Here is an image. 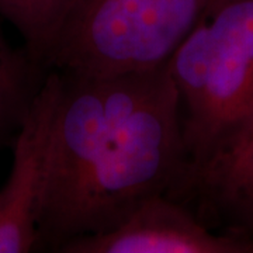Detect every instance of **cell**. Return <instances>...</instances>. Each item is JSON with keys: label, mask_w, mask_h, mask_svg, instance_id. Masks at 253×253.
<instances>
[{"label": "cell", "mask_w": 253, "mask_h": 253, "mask_svg": "<svg viewBox=\"0 0 253 253\" xmlns=\"http://www.w3.org/2000/svg\"><path fill=\"white\" fill-rule=\"evenodd\" d=\"M62 79L38 219L37 251L49 252L109 231L154 196H172L190 166L168 66Z\"/></svg>", "instance_id": "cell-1"}, {"label": "cell", "mask_w": 253, "mask_h": 253, "mask_svg": "<svg viewBox=\"0 0 253 253\" xmlns=\"http://www.w3.org/2000/svg\"><path fill=\"white\" fill-rule=\"evenodd\" d=\"M166 66L191 168L253 121V0H217Z\"/></svg>", "instance_id": "cell-2"}, {"label": "cell", "mask_w": 253, "mask_h": 253, "mask_svg": "<svg viewBox=\"0 0 253 253\" xmlns=\"http://www.w3.org/2000/svg\"><path fill=\"white\" fill-rule=\"evenodd\" d=\"M217 0H79L45 71L114 76L166 66Z\"/></svg>", "instance_id": "cell-3"}, {"label": "cell", "mask_w": 253, "mask_h": 253, "mask_svg": "<svg viewBox=\"0 0 253 253\" xmlns=\"http://www.w3.org/2000/svg\"><path fill=\"white\" fill-rule=\"evenodd\" d=\"M62 84L58 71L45 73L11 142L13 162L0 189V253H27L38 248V219Z\"/></svg>", "instance_id": "cell-4"}, {"label": "cell", "mask_w": 253, "mask_h": 253, "mask_svg": "<svg viewBox=\"0 0 253 253\" xmlns=\"http://www.w3.org/2000/svg\"><path fill=\"white\" fill-rule=\"evenodd\" d=\"M58 253H253V238L214 232L189 206L159 194L114 228L73 239Z\"/></svg>", "instance_id": "cell-5"}, {"label": "cell", "mask_w": 253, "mask_h": 253, "mask_svg": "<svg viewBox=\"0 0 253 253\" xmlns=\"http://www.w3.org/2000/svg\"><path fill=\"white\" fill-rule=\"evenodd\" d=\"M45 73L24 46L11 45L0 28V146L13 142Z\"/></svg>", "instance_id": "cell-6"}, {"label": "cell", "mask_w": 253, "mask_h": 253, "mask_svg": "<svg viewBox=\"0 0 253 253\" xmlns=\"http://www.w3.org/2000/svg\"><path fill=\"white\" fill-rule=\"evenodd\" d=\"M78 3L79 0H0V16L16 28L28 55L45 71L48 56Z\"/></svg>", "instance_id": "cell-7"}]
</instances>
